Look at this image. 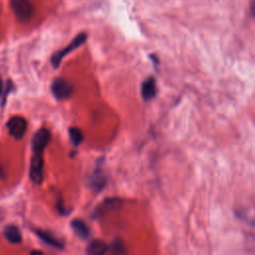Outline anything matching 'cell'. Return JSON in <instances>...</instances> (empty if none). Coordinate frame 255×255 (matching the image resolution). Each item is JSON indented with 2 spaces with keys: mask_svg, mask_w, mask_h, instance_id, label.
Instances as JSON below:
<instances>
[{
  "mask_svg": "<svg viewBox=\"0 0 255 255\" xmlns=\"http://www.w3.org/2000/svg\"><path fill=\"white\" fill-rule=\"evenodd\" d=\"M2 89H3V82H2V78H1V76H0V94H1V92H2Z\"/></svg>",
  "mask_w": 255,
  "mask_h": 255,
  "instance_id": "16",
  "label": "cell"
},
{
  "mask_svg": "<svg viewBox=\"0 0 255 255\" xmlns=\"http://www.w3.org/2000/svg\"><path fill=\"white\" fill-rule=\"evenodd\" d=\"M105 176L104 174L99 171V170H95V172L92 175V179H91V185L93 186L94 189H96L97 191H99L100 189H102L105 186Z\"/></svg>",
  "mask_w": 255,
  "mask_h": 255,
  "instance_id": "13",
  "label": "cell"
},
{
  "mask_svg": "<svg viewBox=\"0 0 255 255\" xmlns=\"http://www.w3.org/2000/svg\"><path fill=\"white\" fill-rule=\"evenodd\" d=\"M157 93V87H156V81L154 77L150 76L146 78L140 86V95L141 98L144 101H150L152 100Z\"/></svg>",
  "mask_w": 255,
  "mask_h": 255,
  "instance_id": "7",
  "label": "cell"
},
{
  "mask_svg": "<svg viewBox=\"0 0 255 255\" xmlns=\"http://www.w3.org/2000/svg\"><path fill=\"white\" fill-rule=\"evenodd\" d=\"M71 228L75 234L81 239H88L90 236V229L83 219L75 218L71 221Z\"/></svg>",
  "mask_w": 255,
  "mask_h": 255,
  "instance_id": "9",
  "label": "cell"
},
{
  "mask_svg": "<svg viewBox=\"0 0 255 255\" xmlns=\"http://www.w3.org/2000/svg\"><path fill=\"white\" fill-rule=\"evenodd\" d=\"M11 7L19 21H28L34 12L33 5L29 0H11Z\"/></svg>",
  "mask_w": 255,
  "mask_h": 255,
  "instance_id": "5",
  "label": "cell"
},
{
  "mask_svg": "<svg viewBox=\"0 0 255 255\" xmlns=\"http://www.w3.org/2000/svg\"><path fill=\"white\" fill-rule=\"evenodd\" d=\"M4 236L6 239L13 244H19L22 241V234L16 225L9 224L4 228Z\"/></svg>",
  "mask_w": 255,
  "mask_h": 255,
  "instance_id": "11",
  "label": "cell"
},
{
  "mask_svg": "<svg viewBox=\"0 0 255 255\" xmlns=\"http://www.w3.org/2000/svg\"><path fill=\"white\" fill-rule=\"evenodd\" d=\"M51 92L57 100H66L73 95L74 86L63 78H56L51 84Z\"/></svg>",
  "mask_w": 255,
  "mask_h": 255,
  "instance_id": "2",
  "label": "cell"
},
{
  "mask_svg": "<svg viewBox=\"0 0 255 255\" xmlns=\"http://www.w3.org/2000/svg\"><path fill=\"white\" fill-rule=\"evenodd\" d=\"M111 249L113 250L114 253H125L126 252V247H125V245H124V243L121 239H116L112 243Z\"/></svg>",
  "mask_w": 255,
  "mask_h": 255,
  "instance_id": "14",
  "label": "cell"
},
{
  "mask_svg": "<svg viewBox=\"0 0 255 255\" xmlns=\"http://www.w3.org/2000/svg\"><path fill=\"white\" fill-rule=\"evenodd\" d=\"M51 131L46 128H39L33 135L31 145L33 153H43L51 140Z\"/></svg>",
  "mask_w": 255,
  "mask_h": 255,
  "instance_id": "4",
  "label": "cell"
},
{
  "mask_svg": "<svg viewBox=\"0 0 255 255\" xmlns=\"http://www.w3.org/2000/svg\"><path fill=\"white\" fill-rule=\"evenodd\" d=\"M42 254V252L41 251H32V254Z\"/></svg>",
  "mask_w": 255,
  "mask_h": 255,
  "instance_id": "17",
  "label": "cell"
},
{
  "mask_svg": "<svg viewBox=\"0 0 255 255\" xmlns=\"http://www.w3.org/2000/svg\"><path fill=\"white\" fill-rule=\"evenodd\" d=\"M109 249L108 244L102 239L92 240L87 247V253L90 255H102Z\"/></svg>",
  "mask_w": 255,
  "mask_h": 255,
  "instance_id": "10",
  "label": "cell"
},
{
  "mask_svg": "<svg viewBox=\"0 0 255 255\" xmlns=\"http://www.w3.org/2000/svg\"><path fill=\"white\" fill-rule=\"evenodd\" d=\"M34 233L47 245L56 249H64V243L52 233L42 229H34Z\"/></svg>",
  "mask_w": 255,
  "mask_h": 255,
  "instance_id": "8",
  "label": "cell"
},
{
  "mask_svg": "<svg viewBox=\"0 0 255 255\" xmlns=\"http://www.w3.org/2000/svg\"><path fill=\"white\" fill-rule=\"evenodd\" d=\"M69 136H70V139H71L72 143L75 146L80 145L82 143V141L84 140L83 131L79 128H76V127H73V128H69Z\"/></svg>",
  "mask_w": 255,
  "mask_h": 255,
  "instance_id": "12",
  "label": "cell"
},
{
  "mask_svg": "<svg viewBox=\"0 0 255 255\" xmlns=\"http://www.w3.org/2000/svg\"><path fill=\"white\" fill-rule=\"evenodd\" d=\"M3 177H4V170L0 164V178H3Z\"/></svg>",
  "mask_w": 255,
  "mask_h": 255,
  "instance_id": "15",
  "label": "cell"
},
{
  "mask_svg": "<svg viewBox=\"0 0 255 255\" xmlns=\"http://www.w3.org/2000/svg\"><path fill=\"white\" fill-rule=\"evenodd\" d=\"M7 128L10 135L16 139H21L27 130V121L23 117H12L7 123Z\"/></svg>",
  "mask_w": 255,
  "mask_h": 255,
  "instance_id": "6",
  "label": "cell"
},
{
  "mask_svg": "<svg viewBox=\"0 0 255 255\" xmlns=\"http://www.w3.org/2000/svg\"><path fill=\"white\" fill-rule=\"evenodd\" d=\"M29 176L33 183L41 184L44 178V158L43 153H33L30 161Z\"/></svg>",
  "mask_w": 255,
  "mask_h": 255,
  "instance_id": "3",
  "label": "cell"
},
{
  "mask_svg": "<svg viewBox=\"0 0 255 255\" xmlns=\"http://www.w3.org/2000/svg\"><path fill=\"white\" fill-rule=\"evenodd\" d=\"M87 40V34L86 33H80L78 34L73 40L72 42L66 46L65 48L59 50V51H56L52 57H51V64L54 68H58L63 60L64 57H66L69 53H71L72 51L76 50L77 48H79L80 46H82Z\"/></svg>",
  "mask_w": 255,
  "mask_h": 255,
  "instance_id": "1",
  "label": "cell"
}]
</instances>
